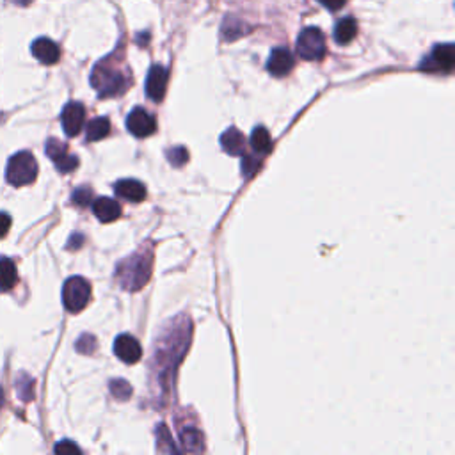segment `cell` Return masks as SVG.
Masks as SVG:
<instances>
[{
	"label": "cell",
	"mask_w": 455,
	"mask_h": 455,
	"mask_svg": "<svg viewBox=\"0 0 455 455\" xmlns=\"http://www.w3.org/2000/svg\"><path fill=\"white\" fill-rule=\"evenodd\" d=\"M46 155L52 158L60 173H70V171H73L79 166V158L70 153L68 146L57 139H50L46 143Z\"/></svg>",
	"instance_id": "8"
},
{
	"label": "cell",
	"mask_w": 455,
	"mask_h": 455,
	"mask_svg": "<svg viewBox=\"0 0 455 455\" xmlns=\"http://www.w3.org/2000/svg\"><path fill=\"white\" fill-rule=\"evenodd\" d=\"M84 121H86V109H84L82 103L70 102L68 105L63 109L60 123H63L64 134L68 137L79 136L80 130L84 128Z\"/></svg>",
	"instance_id": "9"
},
{
	"label": "cell",
	"mask_w": 455,
	"mask_h": 455,
	"mask_svg": "<svg viewBox=\"0 0 455 455\" xmlns=\"http://www.w3.org/2000/svg\"><path fill=\"white\" fill-rule=\"evenodd\" d=\"M91 299V285L87 279L73 276L63 286L64 308L72 313L82 312Z\"/></svg>",
	"instance_id": "4"
},
{
	"label": "cell",
	"mask_w": 455,
	"mask_h": 455,
	"mask_svg": "<svg viewBox=\"0 0 455 455\" xmlns=\"http://www.w3.org/2000/svg\"><path fill=\"white\" fill-rule=\"evenodd\" d=\"M109 134H110V123L107 117H94L93 121H89V124H87L86 128V139L89 141V143L105 139Z\"/></svg>",
	"instance_id": "20"
},
{
	"label": "cell",
	"mask_w": 455,
	"mask_h": 455,
	"mask_svg": "<svg viewBox=\"0 0 455 455\" xmlns=\"http://www.w3.org/2000/svg\"><path fill=\"white\" fill-rule=\"evenodd\" d=\"M93 200V191L89 187H80L73 192L72 201L77 205V207H87Z\"/></svg>",
	"instance_id": "23"
},
{
	"label": "cell",
	"mask_w": 455,
	"mask_h": 455,
	"mask_svg": "<svg viewBox=\"0 0 455 455\" xmlns=\"http://www.w3.org/2000/svg\"><path fill=\"white\" fill-rule=\"evenodd\" d=\"M11 228V217L6 212H0V238H4Z\"/></svg>",
	"instance_id": "27"
},
{
	"label": "cell",
	"mask_w": 455,
	"mask_h": 455,
	"mask_svg": "<svg viewBox=\"0 0 455 455\" xmlns=\"http://www.w3.org/2000/svg\"><path fill=\"white\" fill-rule=\"evenodd\" d=\"M201 440L200 432L194 429H185L181 430V443H184V448L187 451H198L201 450V443H198V441Z\"/></svg>",
	"instance_id": "21"
},
{
	"label": "cell",
	"mask_w": 455,
	"mask_h": 455,
	"mask_svg": "<svg viewBox=\"0 0 455 455\" xmlns=\"http://www.w3.org/2000/svg\"><path fill=\"white\" fill-rule=\"evenodd\" d=\"M127 128L132 136L148 137L151 136V134H155V130H157V121H155V117L151 116L148 110H144L143 107H136L132 113L128 114Z\"/></svg>",
	"instance_id": "7"
},
{
	"label": "cell",
	"mask_w": 455,
	"mask_h": 455,
	"mask_svg": "<svg viewBox=\"0 0 455 455\" xmlns=\"http://www.w3.org/2000/svg\"><path fill=\"white\" fill-rule=\"evenodd\" d=\"M221 146L226 153L233 155V157H241L245 148L244 134L241 130H237V128H228L221 136Z\"/></svg>",
	"instance_id": "16"
},
{
	"label": "cell",
	"mask_w": 455,
	"mask_h": 455,
	"mask_svg": "<svg viewBox=\"0 0 455 455\" xmlns=\"http://www.w3.org/2000/svg\"><path fill=\"white\" fill-rule=\"evenodd\" d=\"M258 169H259V160H256V157H252V155H245V157L242 158V171L245 173V177L248 178L252 177Z\"/></svg>",
	"instance_id": "25"
},
{
	"label": "cell",
	"mask_w": 455,
	"mask_h": 455,
	"mask_svg": "<svg viewBox=\"0 0 455 455\" xmlns=\"http://www.w3.org/2000/svg\"><path fill=\"white\" fill-rule=\"evenodd\" d=\"M114 352L120 357L121 361L127 363V365H134L143 357V349H141V343L137 342L134 336L130 335H120L114 342Z\"/></svg>",
	"instance_id": "11"
},
{
	"label": "cell",
	"mask_w": 455,
	"mask_h": 455,
	"mask_svg": "<svg viewBox=\"0 0 455 455\" xmlns=\"http://www.w3.org/2000/svg\"><path fill=\"white\" fill-rule=\"evenodd\" d=\"M110 392H113V395L116 397L117 400H127L128 397L132 395V387H130V384H128L127 380L117 379L110 383Z\"/></svg>",
	"instance_id": "22"
},
{
	"label": "cell",
	"mask_w": 455,
	"mask_h": 455,
	"mask_svg": "<svg viewBox=\"0 0 455 455\" xmlns=\"http://www.w3.org/2000/svg\"><path fill=\"white\" fill-rule=\"evenodd\" d=\"M91 84L100 96H116L127 89V80H124L123 73L117 72L114 66H109L107 63H98L94 66L93 73H91Z\"/></svg>",
	"instance_id": "3"
},
{
	"label": "cell",
	"mask_w": 455,
	"mask_h": 455,
	"mask_svg": "<svg viewBox=\"0 0 455 455\" xmlns=\"http://www.w3.org/2000/svg\"><path fill=\"white\" fill-rule=\"evenodd\" d=\"M114 191L117 198L132 203H141L146 198V187L139 180H120L114 185Z\"/></svg>",
	"instance_id": "13"
},
{
	"label": "cell",
	"mask_w": 455,
	"mask_h": 455,
	"mask_svg": "<svg viewBox=\"0 0 455 455\" xmlns=\"http://www.w3.org/2000/svg\"><path fill=\"white\" fill-rule=\"evenodd\" d=\"M167 158H169V162L173 166L180 167L188 160V153L185 148H173V150L167 151Z\"/></svg>",
	"instance_id": "24"
},
{
	"label": "cell",
	"mask_w": 455,
	"mask_h": 455,
	"mask_svg": "<svg viewBox=\"0 0 455 455\" xmlns=\"http://www.w3.org/2000/svg\"><path fill=\"white\" fill-rule=\"evenodd\" d=\"M32 56L43 64H56L60 57V50L52 39L39 38L32 43Z\"/></svg>",
	"instance_id": "14"
},
{
	"label": "cell",
	"mask_w": 455,
	"mask_h": 455,
	"mask_svg": "<svg viewBox=\"0 0 455 455\" xmlns=\"http://www.w3.org/2000/svg\"><path fill=\"white\" fill-rule=\"evenodd\" d=\"M167 80H169V73L164 66H160V64L151 66L146 79V94L153 102H160L164 98L167 89Z\"/></svg>",
	"instance_id": "10"
},
{
	"label": "cell",
	"mask_w": 455,
	"mask_h": 455,
	"mask_svg": "<svg viewBox=\"0 0 455 455\" xmlns=\"http://www.w3.org/2000/svg\"><path fill=\"white\" fill-rule=\"evenodd\" d=\"M93 212L102 222H113L120 219L121 215V205L113 198H98L93 201Z\"/></svg>",
	"instance_id": "15"
},
{
	"label": "cell",
	"mask_w": 455,
	"mask_h": 455,
	"mask_svg": "<svg viewBox=\"0 0 455 455\" xmlns=\"http://www.w3.org/2000/svg\"><path fill=\"white\" fill-rule=\"evenodd\" d=\"M16 4H22V6H27V4H30V0H15Z\"/></svg>",
	"instance_id": "29"
},
{
	"label": "cell",
	"mask_w": 455,
	"mask_h": 455,
	"mask_svg": "<svg viewBox=\"0 0 455 455\" xmlns=\"http://www.w3.org/2000/svg\"><path fill=\"white\" fill-rule=\"evenodd\" d=\"M249 143H251V148L255 150V153L258 155H267L272 148L271 134H269V130L265 127H256L252 130Z\"/></svg>",
	"instance_id": "19"
},
{
	"label": "cell",
	"mask_w": 455,
	"mask_h": 455,
	"mask_svg": "<svg viewBox=\"0 0 455 455\" xmlns=\"http://www.w3.org/2000/svg\"><path fill=\"white\" fill-rule=\"evenodd\" d=\"M56 454H80V448L77 447L75 443H72V441H60L59 444H56Z\"/></svg>",
	"instance_id": "26"
},
{
	"label": "cell",
	"mask_w": 455,
	"mask_h": 455,
	"mask_svg": "<svg viewBox=\"0 0 455 455\" xmlns=\"http://www.w3.org/2000/svg\"><path fill=\"white\" fill-rule=\"evenodd\" d=\"M357 34V23L354 18H343L335 27V41L338 45H349Z\"/></svg>",
	"instance_id": "18"
},
{
	"label": "cell",
	"mask_w": 455,
	"mask_h": 455,
	"mask_svg": "<svg viewBox=\"0 0 455 455\" xmlns=\"http://www.w3.org/2000/svg\"><path fill=\"white\" fill-rule=\"evenodd\" d=\"M316 2H320L329 11H338V9H342L347 4V0H316Z\"/></svg>",
	"instance_id": "28"
},
{
	"label": "cell",
	"mask_w": 455,
	"mask_h": 455,
	"mask_svg": "<svg viewBox=\"0 0 455 455\" xmlns=\"http://www.w3.org/2000/svg\"><path fill=\"white\" fill-rule=\"evenodd\" d=\"M295 66V59L292 56L288 49H283V46H278L271 52V57L267 60V70L271 75L274 77H285L288 75Z\"/></svg>",
	"instance_id": "12"
},
{
	"label": "cell",
	"mask_w": 455,
	"mask_h": 455,
	"mask_svg": "<svg viewBox=\"0 0 455 455\" xmlns=\"http://www.w3.org/2000/svg\"><path fill=\"white\" fill-rule=\"evenodd\" d=\"M326 38L319 27H306L297 38V53L305 60H320L326 56Z\"/></svg>",
	"instance_id": "5"
},
{
	"label": "cell",
	"mask_w": 455,
	"mask_h": 455,
	"mask_svg": "<svg viewBox=\"0 0 455 455\" xmlns=\"http://www.w3.org/2000/svg\"><path fill=\"white\" fill-rule=\"evenodd\" d=\"M18 281V271L11 258H0V290L8 292Z\"/></svg>",
	"instance_id": "17"
},
{
	"label": "cell",
	"mask_w": 455,
	"mask_h": 455,
	"mask_svg": "<svg viewBox=\"0 0 455 455\" xmlns=\"http://www.w3.org/2000/svg\"><path fill=\"white\" fill-rule=\"evenodd\" d=\"M151 274V256L150 255H137L128 256L117 265V279H120L121 286L124 290L136 292V290L143 288L146 281L150 279Z\"/></svg>",
	"instance_id": "1"
},
{
	"label": "cell",
	"mask_w": 455,
	"mask_h": 455,
	"mask_svg": "<svg viewBox=\"0 0 455 455\" xmlns=\"http://www.w3.org/2000/svg\"><path fill=\"white\" fill-rule=\"evenodd\" d=\"M36 177H38V162L30 151H20L9 158L8 167H6V180L13 187L32 184Z\"/></svg>",
	"instance_id": "2"
},
{
	"label": "cell",
	"mask_w": 455,
	"mask_h": 455,
	"mask_svg": "<svg viewBox=\"0 0 455 455\" xmlns=\"http://www.w3.org/2000/svg\"><path fill=\"white\" fill-rule=\"evenodd\" d=\"M455 64V49L450 43H443V45L434 46L430 57L423 59L420 68L423 72H441V73H450L454 70Z\"/></svg>",
	"instance_id": "6"
}]
</instances>
